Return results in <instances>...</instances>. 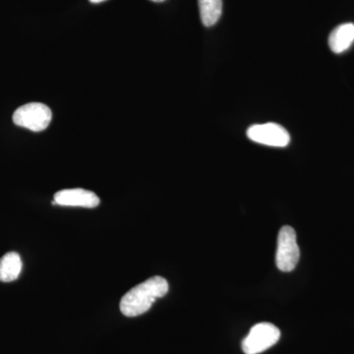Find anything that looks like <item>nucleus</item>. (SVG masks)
Masks as SVG:
<instances>
[{"instance_id": "f257e3e1", "label": "nucleus", "mask_w": 354, "mask_h": 354, "mask_svg": "<svg viewBox=\"0 0 354 354\" xmlns=\"http://www.w3.org/2000/svg\"><path fill=\"white\" fill-rule=\"evenodd\" d=\"M169 283L162 277H153L128 291L120 301V311L127 317H136L146 313L153 302L165 297Z\"/></svg>"}, {"instance_id": "0eeeda50", "label": "nucleus", "mask_w": 354, "mask_h": 354, "mask_svg": "<svg viewBox=\"0 0 354 354\" xmlns=\"http://www.w3.org/2000/svg\"><path fill=\"white\" fill-rule=\"evenodd\" d=\"M354 41V24L346 23L335 28L330 32L329 46L335 53H342L351 48Z\"/></svg>"}, {"instance_id": "9b49d317", "label": "nucleus", "mask_w": 354, "mask_h": 354, "mask_svg": "<svg viewBox=\"0 0 354 354\" xmlns=\"http://www.w3.org/2000/svg\"><path fill=\"white\" fill-rule=\"evenodd\" d=\"M151 1H153V2H162V1H165V0H151Z\"/></svg>"}, {"instance_id": "20e7f679", "label": "nucleus", "mask_w": 354, "mask_h": 354, "mask_svg": "<svg viewBox=\"0 0 354 354\" xmlns=\"http://www.w3.org/2000/svg\"><path fill=\"white\" fill-rule=\"evenodd\" d=\"M300 258V250L297 241V232L286 225L281 228L277 247V266L281 271L291 272L297 267Z\"/></svg>"}, {"instance_id": "1a4fd4ad", "label": "nucleus", "mask_w": 354, "mask_h": 354, "mask_svg": "<svg viewBox=\"0 0 354 354\" xmlns=\"http://www.w3.org/2000/svg\"><path fill=\"white\" fill-rule=\"evenodd\" d=\"M203 25L212 27L218 22L223 12V0H198Z\"/></svg>"}, {"instance_id": "6e6552de", "label": "nucleus", "mask_w": 354, "mask_h": 354, "mask_svg": "<svg viewBox=\"0 0 354 354\" xmlns=\"http://www.w3.org/2000/svg\"><path fill=\"white\" fill-rule=\"evenodd\" d=\"M22 260L19 254L9 252L0 259V281L11 283L19 278L22 272Z\"/></svg>"}, {"instance_id": "7ed1b4c3", "label": "nucleus", "mask_w": 354, "mask_h": 354, "mask_svg": "<svg viewBox=\"0 0 354 354\" xmlns=\"http://www.w3.org/2000/svg\"><path fill=\"white\" fill-rule=\"evenodd\" d=\"M281 332L271 323H259L251 328L242 341V351L245 354L264 353L279 342Z\"/></svg>"}, {"instance_id": "9d476101", "label": "nucleus", "mask_w": 354, "mask_h": 354, "mask_svg": "<svg viewBox=\"0 0 354 354\" xmlns=\"http://www.w3.org/2000/svg\"><path fill=\"white\" fill-rule=\"evenodd\" d=\"M88 1H90L91 3L97 4L101 3V2L106 1V0H88Z\"/></svg>"}, {"instance_id": "423d86ee", "label": "nucleus", "mask_w": 354, "mask_h": 354, "mask_svg": "<svg viewBox=\"0 0 354 354\" xmlns=\"http://www.w3.org/2000/svg\"><path fill=\"white\" fill-rule=\"evenodd\" d=\"M53 204L94 209L99 206L100 199L94 192L82 189V188H74V189H65L57 192L55 195V201Z\"/></svg>"}, {"instance_id": "f03ea898", "label": "nucleus", "mask_w": 354, "mask_h": 354, "mask_svg": "<svg viewBox=\"0 0 354 354\" xmlns=\"http://www.w3.org/2000/svg\"><path fill=\"white\" fill-rule=\"evenodd\" d=\"M53 113L50 109L41 102H30L16 109L13 122L17 127L27 128L34 132L46 130L50 125Z\"/></svg>"}, {"instance_id": "39448f33", "label": "nucleus", "mask_w": 354, "mask_h": 354, "mask_svg": "<svg viewBox=\"0 0 354 354\" xmlns=\"http://www.w3.org/2000/svg\"><path fill=\"white\" fill-rule=\"evenodd\" d=\"M247 137L261 145L283 148L290 144V136L288 130L277 123L268 122L255 124L247 130Z\"/></svg>"}]
</instances>
